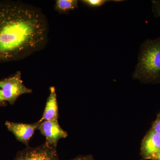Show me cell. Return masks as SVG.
I'll return each mask as SVG.
<instances>
[{
  "label": "cell",
  "instance_id": "cell-4",
  "mask_svg": "<svg viewBox=\"0 0 160 160\" xmlns=\"http://www.w3.org/2000/svg\"><path fill=\"white\" fill-rule=\"evenodd\" d=\"M14 160H60L57 147L45 142L36 147L27 146L17 153Z\"/></svg>",
  "mask_w": 160,
  "mask_h": 160
},
{
  "label": "cell",
  "instance_id": "cell-14",
  "mask_svg": "<svg viewBox=\"0 0 160 160\" xmlns=\"http://www.w3.org/2000/svg\"><path fill=\"white\" fill-rule=\"evenodd\" d=\"M6 106V105H4V104H2V103H0V107H1V106Z\"/></svg>",
  "mask_w": 160,
  "mask_h": 160
},
{
  "label": "cell",
  "instance_id": "cell-2",
  "mask_svg": "<svg viewBox=\"0 0 160 160\" xmlns=\"http://www.w3.org/2000/svg\"><path fill=\"white\" fill-rule=\"evenodd\" d=\"M138 62L132 77L143 82H154L160 79V37L146 40L140 47Z\"/></svg>",
  "mask_w": 160,
  "mask_h": 160
},
{
  "label": "cell",
  "instance_id": "cell-15",
  "mask_svg": "<svg viewBox=\"0 0 160 160\" xmlns=\"http://www.w3.org/2000/svg\"><path fill=\"white\" fill-rule=\"evenodd\" d=\"M156 160H160V155L157 158V159Z\"/></svg>",
  "mask_w": 160,
  "mask_h": 160
},
{
  "label": "cell",
  "instance_id": "cell-12",
  "mask_svg": "<svg viewBox=\"0 0 160 160\" xmlns=\"http://www.w3.org/2000/svg\"><path fill=\"white\" fill-rule=\"evenodd\" d=\"M151 129L157 133L160 134V112L158 115L157 118L152 124Z\"/></svg>",
  "mask_w": 160,
  "mask_h": 160
},
{
  "label": "cell",
  "instance_id": "cell-13",
  "mask_svg": "<svg viewBox=\"0 0 160 160\" xmlns=\"http://www.w3.org/2000/svg\"><path fill=\"white\" fill-rule=\"evenodd\" d=\"M70 160H94L91 155L81 156Z\"/></svg>",
  "mask_w": 160,
  "mask_h": 160
},
{
  "label": "cell",
  "instance_id": "cell-7",
  "mask_svg": "<svg viewBox=\"0 0 160 160\" xmlns=\"http://www.w3.org/2000/svg\"><path fill=\"white\" fill-rule=\"evenodd\" d=\"M141 153L145 159L156 160L160 155V134L150 129L142 141Z\"/></svg>",
  "mask_w": 160,
  "mask_h": 160
},
{
  "label": "cell",
  "instance_id": "cell-9",
  "mask_svg": "<svg viewBox=\"0 0 160 160\" xmlns=\"http://www.w3.org/2000/svg\"><path fill=\"white\" fill-rule=\"evenodd\" d=\"M78 5L77 0H57L54 8L60 13H67L78 8Z\"/></svg>",
  "mask_w": 160,
  "mask_h": 160
},
{
  "label": "cell",
  "instance_id": "cell-1",
  "mask_svg": "<svg viewBox=\"0 0 160 160\" xmlns=\"http://www.w3.org/2000/svg\"><path fill=\"white\" fill-rule=\"evenodd\" d=\"M49 32L41 9L21 1L0 2V62L18 61L42 50Z\"/></svg>",
  "mask_w": 160,
  "mask_h": 160
},
{
  "label": "cell",
  "instance_id": "cell-5",
  "mask_svg": "<svg viewBox=\"0 0 160 160\" xmlns=\"http://www.w3.org/2000/svg\"><path fill=\"white\" fill-rule=\"evenodd\" d=\"M38 129L46 138V142L55 147H57L59 140L68 136L67 132L60 126L58 120L41 121Z\"/></svg>",
  "mask_w": 160,
  "mask_h": 160
},
{
  "label": "cell",
  "instance_id": "cell-8",
  "mask_svg": "<svg viewBox=\"0 0 160 160\" xmlns=\"http://www.w3.org/2000/svg\"><path fill=\"white\" fill-rule=\"evenodd\" d=\"M49 91L42 116L40 119L41 121L58 120V118L57 96L54 86L50 87Z\"/></svg>",
  "mask_w": 160,
  "mask_h": 160
},
{
  "label": "cell",
  "instance_id": "cell-11",
  "mask_svg": "<svg viewBox=\"0 0 160 160\" xmlns=\"http://www.w3.org/2000/svg\"><path fill=\"white\" fill-rule=\"evenodd\" d=\"M152 9L156 17L160 18V0L152 1Z\"/></svg>",
  "mask_w": 160,
  "mask_h": 160
},
{
  "label": "cell",
  "instance_id": "cell-10",
  "mask_svg": "<svg viewBox=\"0 0 160 160\" xmlns=\"http://www.w3.org/2000/svg\"><path fill=\"white\" fill-rule=\"evenodd\" d=\"M111 1L108 0H83L81 2L89 7H98Z\"/></svg>",
  "mask_w": 160,
  "mask_h": 160
},
{
  "label": "cell",
  "instance_id": "cell-6",
  "mask_svg": "<svg viewBox=\"0 0 160 160\" xmlns=\"http://www.w3.org/2000/svg\"><path fill=\"white\" fill-rule=\"evenodd\" d=\"M41 120L36 122L26 123H16L6 121L5 125L9 131L14 135L17 139L19 142L29 146L30 139L34 134L35 131L38 129Z\"/></svg>",
  "mask_w": 160,
  "mask_h": 160
},
{
  "label": "cell",
  "instance_id": "cell-3",
  "mask_svg": "<svg viewBox=\"0 0 160 160\" xmlns=\"http://www.w3.org/2000/svg\"><path fill=\"white\" fill-rule=\"evenodd\" d=\"M32 92L23 83L20 71L0 81V103L4 105H7L6 102L13 105L21 95Z\"/></svg>",
  "mask_w": 160,
  "mask_h": 160
}]
</instances>
